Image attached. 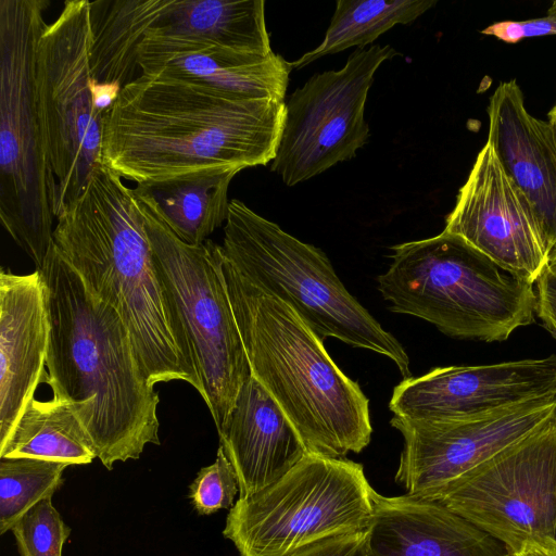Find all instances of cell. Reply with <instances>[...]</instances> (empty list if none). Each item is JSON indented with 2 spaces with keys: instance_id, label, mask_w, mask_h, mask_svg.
<instances>
[{
  "instance_id": "6da1fadb",
  "label": "cell",
  "mask_w": 556,
  "mask_h": 556,
  "mask_svg": "<svg viewBox=\"0 0 556 556\" xmlns=\"http://www.w3.org/2000/svg\"><path fill=\"white\" fill-rule=\"evenodd\" d=\"M285 105L140 74L104 115L101 164L137 185L266 165L276 155Z\"/></svg>"
},
{
  "instance_id": "7a4b0ae2",
  "label": "cell",
  "mask_w": 556,
  "mask_h": 556,
  "mask_svg": "<svg viewBox=\"0 0 556 556\" xmlns=\"http://www.w3.org/2000/svg\"><path fill=\"white\" fill-rule=\"evenodd\" d=\"M37 270L50 326L43 380L52 399L74 406L106 469L138 459L147 444H160V399L124 321L89 291L54 243Z\"/></svg>"
},
{
  "instance_id": "3957f363",
  "label": "cell",
  "mask_w": 556,
  "mask_h": 556,
  "mask_svg": "<svg viewBox=\"0 0 556 556\" xmlns=\"http://www.w3.org/2000/svg\"><path fill=\"white\" fill-rule=\"evenodd\" d=\"M100 164L55 216L53 243L89 291L124 321L147 380L201 393L184 327L157 274L134 188Z\"/></svg>"
},
{
  "instance_id": "277c9868",
  "label": "cell",
  "mask_w": 556,
  "mask_h": 556,
  "mask_svg": "<svg viewBox=\"0 0 556 556\" xmlns=\"http://www.w3.org/2000/svg\"><path fill=\"white\" fill-rule=\"evenodd\" d=\"M220 273L252 376L281 407L308 454L343 458L370 442L369 400L285 302L245 278L217 245Z\"/></svg>"
},
{
  "instance_id": "5b68a950",
  "label": "cell",
  "mask_w": 556,
  "mask_h": 556,
  "mask_svg": "<svg viewBox=\"0 0 556 556\" xmlns=\"http://www.w3.org/2000/svg\"><path fill=\"white\" fill-rule=\"evenodd\" d=\"M378 290L389 309L427 320L442 333L502 342L534 323L536 293L463 238L442 231L391 248Z\"/></svg>"
},
{
  "instance_id": "8992f818",
  "label": "cell",
  "mask_w": 556,
  "mask_h": 556,
  "mask_svg": "<svg viewBox=\"0 0 556 556\" xmlns=\"http://www.w3.org/2000/svg\"><path fill=\"white\" fill-rule=\"evenodd\" d=\"M47 0H0V219L40 269L53 245L55 179L36 98Z\"/></svg>"
},
{
  "instance_id": "52a82bcc",
  "label": "cell",
  "mask_w": 556,
  "mask_h": 556,
  "mask_svg": "<svg viewBox=\"0 0 556 556\" xmlns=\"http://www.w3.org/2000/svg\"><path fill=\"white\" fill-rule=\"evenodd\" d=\"M220 250L245 278L290 306L321 340L331 337L381 354L404 378L412 377L404 346L348 291L320 249L233 199Z\"/></svg>"
},
{
  "instance_id": "ba28073f",
  "label": "cell",
  "mask_w": 556,
  "mask_h": 556,
  "mask_svg": "<svg viewBox=\"0 0 556 556\" xmlns=\"http://www.w3.org/2000/svg\"><path fill=\"white\" fill-rule=\"evenodd\" d=\"M134 192L142 213L154 264L168 300L184 327L193 365L217 432L252 376L245 349L212 240L188 244L161 215L140 186Z\"/></svg>"
},
{
  "instance_id": "9c48e42d",
  "label": "cell",
  "mask_w": 556,
  "mask_h": 556,
  "mask_svg": "<svg viewBox=\"0 0 556 556\" xmlns=\"http://www.w3.org/2000/svg\"><path fill=\"white\" fill-rule=\"evenodd\" d=\"M374 492L362 464L307 454L278 481L239 497L223 535L240 556H289L315 542L366 530Z\"/></svg>"
},
{
  "instance_id": "30bf717a",
  "label": "cell",
  "mask_w": 556,
  "mask_h": 556,
  "mask_svg": "<svg viewBox=\"0 0 556 556\" xmlns=\"http://www.w3.org/2000/svg\"><path fill=\"white\" fill-rule=\"evenodd\" d=\"M89 49V0H67L36 50L37 106L56 185L54 217L101 164L104 115L92 104Z\"/></svg>"
},
{
  "instance_id": "8fae6325",
  "label": "cell",
  "mask_w": 556,
  "mask_h": 556,
  "mask_svg": "<svg viewBox=\"0 0 556 556\" xmlns=\"http://www.w3.org/2000/svg\"><path fill=\"white\" fill-rule=\"evenodd\" d=\"M425 500L469 520L510 554L528 543L556 545V414Z\"/></svg>"
},
{
  "instance_id": "7c38bea8",
  "label": "cell",
  "mask_w": 556,
  "mask_h": 556,
  "mask_svg": "<svg viewBox=\"0 0 556 556\" xmlns=\"http://www.w3.org/2000/svg\"><path fill=\"white\" fill-rule=\"evenodd\" d=\"M397 54L391 46L357 48L342 68L313 75L291 94L270 165L287 186L353 159L367 143L368 91L380 65Z\"/></svg>"
},
{
  "instance_id": "4fadbf2b",
  "label": "cell",
  "mask_w": 556,
  "mask_h": 556,
  "mask_svg": "<svg viewBox=\"0 0 556 556\" xmlns=\"http://www.w3.org/2000/svg\"><path fill=\"white\" fill-rule=\"evenodd\" d=\"M556 414V394L469 417L417 421L393 416L404 446L395 481L427 498L459 480Z\"/></svg>"
},
{
  "instance_id": "5bb4252c",
  "label": "cell",
  "mask_w": 556,
  "mask_h": 556,
  "mask_svg": "<svg viewBox=\"0 0 556 556\" xmlns=\"http://www.w3.org/2000/svg\"><path fill=\"white\" fill-rule=\"evenodd\" d=\"M515 278L533 285L548 256L531 207L486 140L443 229Z\"/></svg>"
},
{
  "instance_id": "9a60e30c",
  "label": "cell",
  "mask_w": 556,
  "mask_h": 556,
  "mask_svg": "<svg viewBox=\"0 0 556 556\" xmlns=\"http://www.w3.org/2000/svg\"><path fill=\"white\" fill-rule=\"evenodd\" d=\"M556 394V354L476 366L437 367L403 379L392 392L394 416L448 420Z\"/></svg>"
},
{
  "instance_id": "2e32d148",
  "label": "cell",
  "mask_w": 556,
  "mask_h": 556,
  "mask_svg": "<svg viewBox=\"0 0 556 556\" xmlns=\"http://www.w3.org/2000/svg\"><path fill=\"white\" fill-rule=\"evenodd\" d=\"M488 141L529 203L548 262L556 258V149L547 122L531 115L515 79L501 83L486 108Z\"/></svg>"
},
{
  "instance_id": "e0dca14e",
  "label": "cell",
  "mask_w": 556,
  "mask_h": 556,
  "mask_svg": "<svg viewBox=\"0 0 556 556\" xmlns=\"http://www.w3.org/2000/svg\"><path fill=\"white\" fill-rule=\"evenodd\" d=\"M50 326L39 270L0 273V445L45 378Z\"/></svg>"
},
{
  "instance_id": "ac0fdd59",
  "label": "cell",
  "mask_w": 556,
  "mask_h": 556,
  "mask_svg": "<svg viewBox=\"0 0 556 556\" xmlns=\"http://www.w3.org/2000/svg\"><path fill=\"white\" fill-rule=\"evenodd\" d=\"M372 501L368 556H510L501 541L437 502L376 491Z\"/></svg>"
},
{
  "instance_id": "d6986e66",
  "label": "cell",
  "mask_w": 556,
  "mask_h": 556,
  "mask_svg": "<svg viewBox=\"0 0 556 556\" xmlns=\"http://www.w3.org/2000/svg\"><path fill=\"white\" fill-rule=\"evenodd\" d=\"M144 75H166L205 84L222 92L285 102L291 65L271 52L256 55L204 41L147 33L138 49Z\"/></svg>"
},
{
  "instance_id": "ffe728a7",
  "label": "cell",
  "mask_w": 556,
  "mask_h": 556,
  "mask_svg": "<svg viewBox=\"0 0 556 556\" xmlns=\"http://www.w3.org/2000/svg\"><path fill=\"white\" fill-rule=\"evenodd\" d=\"M218 437L237 473L240 498L278 481L308 454L287 415L253 376L241 387Z\"/></svg>"
},
{
  "instance_id": "44dd1931",
  "label": "cell",
  "mask_w": 556,
  "mask_h": 556,
  "mask_svg": "<svg viewBox=\"0 0 556 556\" xmlns=\"http://www.w3.org/2000/svg\"><path fill=\"white\" fill-rule=\"evenodd\" d=\"M147 33L195 39L240 53L273 52L263 0H168Z\"/></svg>"
},
{
  "instance_id": "7402d4cb",
  "label": "cell",
  "mask_w": 556,
  "mask_h": 556,
  "mask_svg": "<svg viewBox=\"0 0 556 556\" xmlns=\"http://www.w3.org/2000/svg\"><path fill=\"white\" fill-rule=\"evenodd\" d=\"M168 0L89 1L90 77L122 89L135 80L138 49Z\"/></svg>"
},
{
  "instance_id": "603a6c76",
  "label": "cell",
  "mask_w": 556,
  "mask_h": 556,
  "mask_svg": "<svg viewBox=\"0 0 556 556\" xmlns=\"http://www.w3.org/2000/svg\"><path fill=\"white\" fill-rule=\"evenodd\" d=\"M1 457L39 458L68 465H86L98 458L93 441L72 404L54 399L39 401L35 396L0 445Z\"/></svg>"
},
{
  "instance_id": "cb8c5ba5",
  "label": "cell",
  "mask_w": 556,
  "mask_h": 556,
  "mask_svg": "<svg viewBox=\"0 0 556 556\" xmlns=\"http://www.w3.org/2000/svg\"><path fill=\"white\" fill-rule=\"evenodd\" d=\"M235 173L174 179L143 188L173 232L188 244L207 240L227 220L228 188Z\"/></svg>"
},
{
  "instance_id": "d4e9b609",
  "label": "cell",
  "mask_w": 556,
  "mask_h": 556,
  "mask_svg": "<svg viewBox=\"0 0 556 556\" xmlns=\"http://www.w3.org/2000/svg\"><path fill=\"white\" fill-rule=\"evenodd\" d=\"M437 4L432 0H338L320 45L290 63L300 70L351 47L364 49L397 24H408Z\"/></svg>"
},
{
  "instance_id": "484cf974",
  "label": "cell",
  "mask_w": 556,
  "mask_h": 556,
  "mask_svg": "<svg viewBox=\"0 0 556 556\" xmlns=\"http://www.w3.org/2000/svg\"><path fill=\"white\" fill-rule=\"evenodd\" d=\"M68 464L29 457L0 458V534L63 485Z\"/></svg>"
},
{
  "instance_id": "4316f807",
  "label": "cell",
  "mask_w": 556,
  "mask_h": 556,
  "mask_svg": "<svg viewBox=\"0 0 556 556\" xmlns=\"http://www.w3.org/2000/svg\"><path fill=\"white\" fill-rule=\"evenodd\" d=\"M20 556H62L71 528L52 504L39 502L12 528Z\"/></svg>"
},
{
  "instance_id": "83f0119b",
  "label": "cell",
  "mask_w": 556,
  "mask_h": 556,
  "mask_svg": "<svg viewBox=\"0 0 556 556\" xmlns=\"http://www.w3.org/2000/svg\"><path fill=\"white\" fill-rule=\"evenodd\" d=\"M238 492L237 473L219 445L215 462L202 467L189 485V500L198 515L207 516L230 509Z\"/></svg>"
},
{
  "instance_id": "f1b7e54d",
  "label": "cell",
  "mask_w": 556,
  "mask_h": 556,
  "mask_svg": "<svg viewBox=\"0 0 556 556\" xmlns=\"http://www.w3.org/2000/svg\"><path fill=\"white\" fill-rule=\"evenodd\" d=\"M481 33L506 43H517L526 38L556 35V16L496 22L486 26Z\"/></svg>"
},
{
  "instance_id": "f546056e",
  "label": "cell",
  "mask_w": 556,
  "mask_h": 556,
  "mask_svg": "<svg viewBox=\"0 0 556 556\" xmlns=\"http://www.w3.org/2000/svg\"><path fill=\"white\" fill-rule=\"evenodd\" d=\"M289 556H368L365 530L315 542Z\"/></svg>"
},
{
  "instance_id": "4dcf8cb0",
  "label": "cell",
  "mask_w": 556,
  "mask_h": 556,
  "mask_svg": "<svg viewBox=\"0 0 556 556\" xmlns=\"http://www.w3.org/2000/svg\"><path fill=\"white\" fill-rule=\"evenodd\" d=\"M536 285L535 315L542 326L556 339V277L546 267Z\"/></svg>"
},
{
  "instance_id": "1f68e13d",
  "label": "cell",
  "mask_w": 556,
  "mask_h": 556,
  "mask_svg": "<svg viewBox=\"0 0 556 556\" xmlns=\"http://www.w3.org/2000/svg\"><path fill=\"white\" fill-rule=\"evenodd\" d=\"M90 91L94 110L105 115L117 100L122 88L110 84H98L90 79Z\"/></svg>"
},
{
  "instance_id": "d6a6232c",
  "label": "cell",
  "mask_w": 556,
  "mask_h": 556,
  "mask_svg": "<svg viewBox=\"0 0 556 556\" xmlns=\"http://www.w3.org/2000/svg\"><path fill=\"white\" fill-rule=\"evenodd\" d=\"M510 556H556V545L546 543H528Z\"/></svg>"
},
{
  "instance_id": "836d02e7",
  "label": "cell",
  "mask_w": 556,
  "mask_h": 556,
  "mask_svg": "<svg viewBox=\"0 0 556 556\" xmlns=\"http://www.w3.org/2000/svg\"><path fill=\"white\" fill-rule=\"evenodd\" d=\"M547 125L551 131L553 143L556 149V103L547 114Z\"/></svg>"
},
{
  "instance_id": "e575fe53",
  "label": "cell",
  "mask_w": 556,
  "mask_h": 556,
  "mask_svg": "<svg viewBox=\"0 0 556 556\" xmlns=\"http://www.w3.org/2000/svg\"><path fill=\"white\" fill-rule=\"evenodd\" d=\"M547 268L556 277V258L548 262Z\"/></svg>"
},
{
  "instance_id": "d590c367",
  "label": "cell",
  "mask_w": 556,
  "mask_h": 556,
  "mask_svg": "<svg viewBox=\"0 0 556 556\" xmlns=\"http://www.w3.org/2000/svg\"><path fill=\"white\" fill-rule=\"evenodd\" d=\"M547 15L556 16V0L548 8Z\"/></svg>"
}]
</instances>
